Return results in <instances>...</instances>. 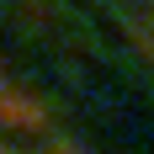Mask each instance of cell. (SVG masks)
<instances>
[{
    "mask_svg": "<svg viewBox=\"0 0 154 154\" xmlns=\"http://www.w3.org/2000/svg\"><path fill=\"white\" fill-rule=\"evenodd\" d=\"M0 154H5V149H0Z\"/></svg>",
    "mask_w": 154,
    "mask_h": 154,
    "instance_id": "6da1fadb",
    "label": "cell"
}]
</instances>
